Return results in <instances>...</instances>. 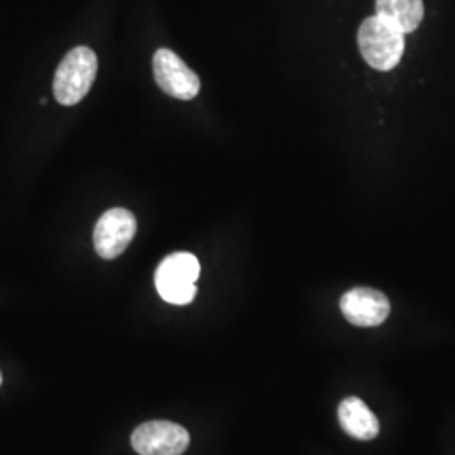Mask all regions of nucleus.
<instances>
[{"mask_svg": "<svg viewBox=\"0 0 455 455\" xmlns=\"http://www.w3.org/2000/svg\"><path fill=\"white\" fill-rule=\"evenodd\" d=\"M98 58L93 49L86 46L73 48L58 66L52 92L58 103L73 107L88 95L97 78Z\"/></svg>", "mask_w": 455, "mask_h": 455, "instance_id": "obj_2", "label": "nucleus"}, {"mask_svg": "<svg viewBox=\"0 0 455 455\" xmlns=\"http://www.w3.org/2000/svg\"><path fill=\"white\" fill-rule=\"evenodd\" d=\"M199 274L201 267L193 253H172L164 259L156 272V289L165 302L188 306L195 300Z\"/></svg>", "mask_w": 455, "mask_h": 455, "instance_id": "obj_3", "label": "nucleus"}, {"mask_svg": "<svg viewBox=\"0 0 455 455\" xmlns=\"http://www.w3.org/2000/svg\"><path fill=\"white\" fill-rule=\"evenodd\" d=\"M189 442L184 427L164 420L144 423L132 434V447L140 455H182Z\"/></svg>", "mask_w": 455, "mask_h": 455, "instance_id": "obj_4", "label": "nucleus"}, {"mask_svg": "<svg viewBox=\"0 0 455 455\" xmlns=\"http://www.w3.org/2000/svg\"><path fill=\"white\" fill-rule=\"evenodd\" d=\"M423 14V0H376V16L395 24L403 34L419 29Z\"/></svg>", "mask_w": 455, "mask_h": 455, "instance_id": "obj_9", "label": "nucleus"}, {"mask_svg": "<svg viewBox=\"0 0 455 455\" xmlns=\"http://www.w3.org/2000/svg\"><path fill=\"white\" fill-rule=\"evenodd\" d=\"M137 233V220L129 210L114 208L98 220L93 243L98 255L105 260L120 257Z\"/></svg>", "mask_w": 455, "mask_h": 455, "instance_id": "obj_6", "label": "nucleus"}, {"mask_svg": "<svg viewBox=\"0 0 455 455\" xmlns=\"http://www.w3.org/2000/svg\"><path fill=\"white\" fill-rule=\"evenodd\" d=\"M338 417L342 430L356 440H373L379 434V422L373 411L359 398L342 400Z\"/></svg>", "mask_w": 455, "mask_h": 455, "instance_id": "obj_8", "label": "nucleus"}, {"mask_svg": "<svg viewBox=\"0 0 455 455\" xmlns=\"http://www.w3.org/2000/svg\"><path fill=\"white\" fill-rule=\"evenodd\" d=\"M0 385H2V373H0Z\"/></svg>", "mask_w": 455, "mask_h": 455, "instance_id": "obj_10", "label": "nucleus"}, {"mask_svg": "<svg viewBox=\"0 0 455 455\" xmlns=\"http://www.w3.org/2000/svg\"><path fill=\"white\" fill-rule=\"evenodd\" d=\"M154 78L165 95L178 100H193L199 95L201 83L195 71L171 49L154 54Z\"/></svg>", "mask_w": 455, "mask_h": 455, "instance_id": "obj_5", "label": "nucleus"}, {"mask_svg": "<svg viewBox=\"0 0 455 455\" xmlns=\"http://www.w3.org/2000/svg\"><path fill=\"white\" fill-rule=\"evenodd\" d=\"M358 46L368 65L391 71L405 52V34L383 17H368L359 28Z\"/></svg>", "mask_w": 455, "mask_h": 455, "instance_id": "obj_1", "label": "nucleus"}, {"mask_svg": "<svg viewBox=\"0 0 455 455\" xmlns=\"http://www.w3.org/2000/svg\"><path fill=\"white\" fill-rule=\"evenodd\" d=\"M344 317L359 327L383 324L390 315V300L385 293L368 287H358L344 293L341 299Z\"/></svg>", "mask_w": 455, "mask_h": 455, "instance_id": "obj_7", "label": "nucleus"}]
</instances>
